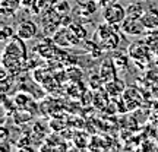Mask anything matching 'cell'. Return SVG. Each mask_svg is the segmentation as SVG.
Masks as SVG:
<instances>
[{"mask_svg":"<svg viewBox=\"0 0 158 152\" xmlns=\"http://www.w3.org/2000/svg\"><path fill=\"white\" fill-rule=\"evenodd\" d=\"M97 39L102 48H117L120 38L116 31V25H111L108 22L101 23L97 29Z\"/></svg>","mask_w":158,"mask_h":152,"instance_id":"obj_1","label":"cell"},{"mask_svg":"<svg viewBox=\"0 0 158 152\" xmlns=\"http://www.w3.org/2000/svg\"><path fill=\"white\" fill-rule=\"evenodd\" d=\"M54 44L60 48H66V47H75V45H79L82 43V39L79 38L78 35L75 34L69 27H63L57 31L56 34L51 37Z\"/></svg>","mask_w":158,"mask_h":152,"instance_id":"obj_2","label":"cell"},{"mask_svg":"<svg viewBox=\"0 0 158 152\" xmlns=\"http://www.w3.org/2000/svg\"><path fill=\"white\" fill-rule=\"evenodd\" d=\"M126 16H127L126 7H123L122 5H118L116 2L104 6V9H102V18H104V21L111 23V25H116V27L123 22L124 19H126Z\"/></svg>","mask_w":158,"mask_h":152,"instance_id":"obj_3","label":"cell"},{"mask_svg":"<svg viewBox=\"0 0 158 152\" xmlns=\"http://www.w3.org/2000/svg\"><path fill=\"white\" fill-rule=\"evenodd\" d=\"M120 29H122L126 35H133V37L143 35L148 31L147 27L143 25V22H142L141 19L129 18V16H126V19L120 23Z\"/></svg>","mask_w":158,"mask_h":152,"instance_id":"obj_4","label":"cell"},{"mask_svg":"<svg viewBox=\"0 0 158 152\" xmlns=\"http://www.w3.org/2000/svg\"><path fill=\"white\" fill-rule=\"evenodd\" d=\"M25 39H22L21 37L15 35L12 39H9L6 43V47L3 53H7V54H13L16 57H21L23 60H28V53H27V45L23 43Z\"/></svg>","mask_w":158,"mask_h":152,"instance_id":"obj_5","label":"cell"},{"mask_svg":"<svg viewBox=\"0 0 158 152\" xmlns=\"http://www.w3.org/2000/svg\"><path fill=\"white\" fill-rule=\"evenodd\" d=\"M25 62H27V60H23L21 57L13 56V54H7V53H3V54H2V64H3V68L9 72L10 76L19 73L23 69V63Z\"/></svg>","mask_w":158,"mask_h":152,"instance_id":"obj_6","label":"cell"},{"mask_svg":"<svg viewBox=\"0 0 158 152\" xmlns=\"http://www.w3.org/2000/svg\"><path fill=\"white\" fill-rule=\"evenodd\" d=\"M37 32H38V27H37V23H35L34 21H31V19L22 21L16 28V35L21 37L22 39H25V41L32 39L35 35H37Z\"/></svg>","mask_w":158,"mask_h":152,"instance_id":"obj_7","label":"cell"},{"mask_svg":"<svg viewBox=\"0 0 158 152\" xmlns=\"http://www.w3.org/2000/svg\"><path fill=\"white\" fill-rule=\"evenodd\" d=\"M117 64L114 63L113 59H108L101 64V69H100V76H101L102 82L107 84L110 80H114L117 79Z\"/></svg>","mask_w":158,"mask_h":152,"instance_id":"obj_8","label":"cell"},{"mask_svg":"<svg viewBox=\"0 0 158 152\" xmlns=\"http://www.w3.org/2000/svg\"><path fill=\"white\" fill-rule=\"evenodd\" d=\"M122 100L124 101V105L127 110H133L141 105V94L139 91H136L135 88H126V91L122 95Z\"/></svg>","mask_w":158,"mask_h":152,"instance_id":"obj_9","label":"cell"},{"mask_svg":"<svg viewBox=\"0 0 158 152\" xmlns=\"http://www.w3.org/2000/svg\"><path fill=\"white\" fill-rule=\"evenodd\" d=\"M129 56L139 62V60H143L147 62L149 59V45L147 44H141V43H136V44H132L129 48Z\"/></svg>","mask_w":158,"mask_h":152,"instance_id":"obj_10","label":"cell"},{"mask_svg":"<svg viewBox=\"0 0 158 152\" xmlns=\"http://www.w3.org/2000/svg\"><path fill=\"white\" fill-rule=\"evenodd\" d=\"M22 7V0H2L0 3V12L3 16H12L15 12Z\"/></svg>","mask_w":158,"mask_h":152,"instance_id":"obj_11","label":"cell"},{"mask_svg":"<svg viewBox=\"0 0 158 152\" xmlns=\"http://www.w3.org/2000/svg\"><path fill=\"white\" fill-rule=\"evenodd\" d=\"M104 89L107 91L110 97L123 95V92L126 91V86H124L123 80L114 79V80H110V82H107V84H104Z\"/></svg>","mask_w":158,"mask_h":152,"instance_id":"obj_12","label":"cell"},{"mask_svg":"<svg viewBox=\"0 0 158 152\" xmlns=\"http://www.w3.org/2000/svg\"><path fill=\"white\" fill-rule=\"evenodd\" d=\"M141 21L143 25L147 27V29H155L158 28V12L157 10H148L143 13V16L141 18Z\"/></svg>","mask_w":158,"mask_h":152,"instance_id":"obj_13","label":"cell"},{"mask_svg":"<svg viewBox=\"0 0 158 152\" xmlns=\"http://www.w3.org/2000/svg\"><path fill=\"white\" fill-rule=\"evenodd\" d=\"M54 75L50 72V69H34V72H32V78H34L35 84H38V85H44Z\"/></svg>","mask_w":158,"mask_h":152,"instance_id":"obj_14","label":"cell"},{"mask_svg":"<svg viewBox=\"0 0 158 152\" xmlns=\"http://www.w3.org/2000/svg\"><path fill=\"white\" fill-rule=\"evenodd\" d=\"M56 3L57 0H37V5H35V7L32 9L31 13H41V12L50 10L56 6Z\"/></svg>","mask_w":158,"mask_h":152,"instance_id":"obj_15","label":"cell"},{"mask_svg":"<svg viewBox=\"0 0 158 152\" xmlns=\"http://www.w3.org/2000/svg\"><path fill=\"white\" fill-rule=\"evenodd\" d=\"M126 13H127V16L129 18H136V19H141L143 16V7H142L141 3H132L126 7Z\"/></svg>","mask_w":158,"mask_h":152,"instance_id":"obj_16","label":"cell"},{"mask_svg":"<svg viewBox=\"0 0 158 152\" xmlns=\"http://www.w3.org/2000/svg\"><path fill=\"white\" fill-rule=\"evenodd\" d=\"M108 92L106 91V94L104 92H100V89L97 91L95 94L92 95V104L98 108H104V105L107 107V102H108Z\"/></svg>","mask_w":158,"mask_h":152,"instance_id":"obj_17","label":"cell"},{"mask_svg":"<svg viewBox=\"0 0 158 152\" xmlns=\"http://www.w3.org/2000/svg\"><path fill=\"white\" fill-rule=\"evenodd\" d=\"M31 101H32V100H31V97H29L27 92H19V94H16L15 98H13V104H15L18 108H27V105H28Z\"/></svg>","mask_w":158,"mask_h":152,"instance_id":"obj_18","label":"cell"},{"mask_svg":"<svg viewBox=\"0 0 158 152\" xmlns=\"http://www.w3.org/2000/svg\"><path fill=\"white\" fill-rule=\"evenodd\" d=\"M15 34H16V31L12 28V27H9V25H3V27H2V31H0V38H2L3 43H7L9 39H12L13 37H15Z\"/></svg>","mask_w":158,"mask_h":152,"instance_id":"obj_19","label":"cell"},{"mask_svg":"<svg viewBox=\"0 0 158 152\" xmlns=\"http://www.w3.org/2000/svg\"><path fill=\"white\" fill-rule=\"evenodd\" d=\"M69 28L73 31L75 34L78 35L81 39H85L86 38V35H88V32H86V29H85V27H82L81 23H76V22H72L70 25H69Z\"/></svg>","mask_w":158,"mask_h":152,"instance_id":"obj_20","label":"cell"},{"mask_svg":"<svg viewBox=\"0 0 158 152\" xmlns=\"http://www.w3.org/2000/svg\"><path fill=\"white\" fill-rule=\"evenodd\" d=\"M54 9H56L60 15H69V12H70V3L66 2V0L57 2L56 6H54Z\"/></svg>","mask_w":158,"mask_h":152,"instance_id":"obj_21","label":"cell"},{"mask_svg":"<svg viewBox=\"0 0 158 152\" xmlns=\"http://www.w3.org/2000/svg\"><path fill=\"white\" fill-rule=\"evenodd\" d=\"M114 63L117 64L118 69H123L127 66V62H129V56H124L123 53H117L116 56H114Z\"/></svg>","mask_w":158,"mask_h":152,"instance_id":"obj_22","label":"cell"},{"mask_svg":"<svg viewBox=\"0 0 158 152\" xmlns=\"http://www.w3.org/2000/svg\"><path fill=\"white\" fill-rule=\"evenodd\" d=\"M37 5V0H22V7L27 10H32Z\"/></svg>","mask_w":158,"mask_h":152,"instance_id":"obj_23","label":"cell"},{"mask_svg":"<svg viewBox=\"0 0 158 152\" xmlns=\"http://www.w3.org/2000/svg\"><path fill=\"white\" fill-rule=\"evenodd\" d=\"M22 139H23V138H22ZM29 142H31V141H29V138H28V136H27V139H25V143H29ZM18 146H19V149H22V146H23V142H22V141H19V142H18ZM25 149H29V148L27 146V145H25Z\"/></svg>","mask_w":158,"mask_h":152,"instance_id":"obj_24","label":"cell"},{"mask_svg":"<svg viewBox=\"0 0 158 152\" xmlns=\"http://www.w3.org/2000/svg\"><path fill=\"white\" fill-rule=\"evenodd\" d=\"M7 133H9V132H7V129H6V127H2V141H3V142H5Z\"/></svg>","mask_w":158,"mask_h":152,"instance_id":"obj_25","label":"cell"},{"mask_svg":"<svg viewBox=\"0 0 158 152\" xmlns=\"http://www.w3.org/2000/svg\"><path fill=\"white\" fill-rule=\"evenodd\" d=\"M97 3H98V5L100 6H106V2H107V0H95Z\"/></svg>","mask_w":158,"mask_h":152,"instance_id":"obj_26","label":"cell"}]
</instances>
